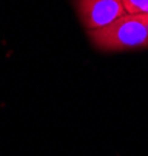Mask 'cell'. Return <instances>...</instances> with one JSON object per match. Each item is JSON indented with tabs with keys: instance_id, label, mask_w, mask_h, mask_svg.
Here are the masks:
<instances>
[{
	"instance_id": "obj_1",
	"label": "cell",
	"mask_w": 148,
	"mask_h": 156,
	"mask_svg": "<svg viewBox=\"0 0 148 156\" xmlns=\"http://www.w3.org/2000/svg\"><path fill=\"white\" fill-rule=\"evenodd\" d=\"M93 45L103 53H120L148 47V16L123 14L102 30L88 31Z\"/></svg>"
},
{
	"instance_id": "obj_2",
	"label": "cell",
	"mask_w": 148,
	"mask_h": 156,
	"mask_svg": "<svg viewBox=\"0 0 148 156\" xmlns=\"http://www.w3.org/2000/svg\"><path fill=\"white\" fill-rule=\"evenodd\" d=\"M76 9L88 31L102 30L126 14L122 0H76Z\"/></svg>"
},
{
	"instance_id": "obj_3",
	"label": "cell",
	"mask_w": 148,
	"mask_h": 156,
	"mask_svg": "<svg viewBox=\"0 0 148 156\" xmlns=\"http://www.w3.org/2000/svg\"><path fill=\"white\" fill-rule=\"evenodd\" d=\"M125 11L128 14H146L148 16V0H122Z\"/></svg>"
}]
</instances>
